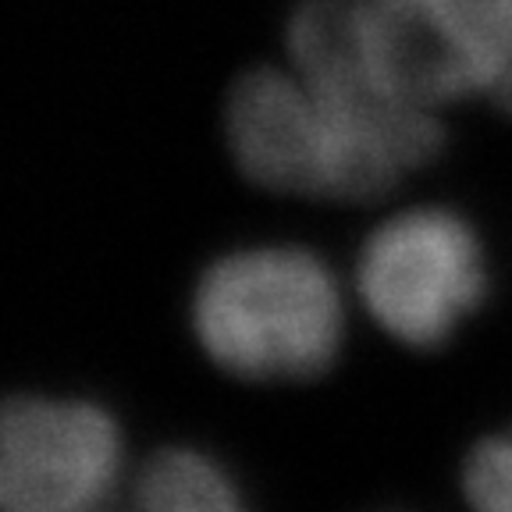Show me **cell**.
I'll return each instance as SVG.
<instances>
[{
	"label": "cell",
	"instance_id": "6da1fadb",
	"mask_svg": "<svg viewBox=\"0 0 512 512\" xmlns=\"http://www.w3.org/2000/svg\"><path fill=\"white\" fill-rule=\"evenodd\" d=\"M192 328L224 374L310 381L342 352V285L310 249H239L203 271L192 296Z\"/></svg>",
	"mask_w": 512,
	"mask_h": 512
},
{
	"label": "cell",
	"instance_id": "7a4b0ae2",
	"mask_svg": "<svg viewBox=\"0 0 512 512\" xmlns=\"http://www.w3.org/2000/svg\"><path fill=\"white\" fill-rule=\"evenodd\" d=\"M356 292L388 338L420 352L441 349L488 299V249L459 210L409 207L367 235Z\"/></svg>",
	"mask_w": 512,
	"mask_h": 512
},
{
	"label": "cell",
	"instance_id": "3957f363",
	"mask_svg": "<svg viewBox=\"0 0 512 512\" xmlns=\"http://www.w3.org/2000/svg\"><path fill=\"white\" fill-rule=\"evenodd\" d=\"M384 75L427 107L512 114V0H352Z\"/></svg>",
	"mask_w": 512,
	"mask_h": 512
},
{
	"label": "cell",
	"instance_id": "277c9868",
	"mask_svg": "<svg viewBox=\"0 0 512 512\" xmlns=\"http://www.w3.org/2000/svg\"><path fill=\"white\" fill-rule=\"evenodd\" d=\"M228 146L260 189L306 200H370L363 171L338 125L296 68H253L228 93Z\"/></svg>",
	"mask_w": 512,
	"mask_h": 512
},
{
	"label": "cell",
	"instance_id": "5b68a950",
	"mask_svg": "<svg viewBox=\"0 0 512 512\" xmlns=\"http://www.w3.org/2000/svg\"><path fill=\"white\" fill-rule=\"evenodd\" d=\"M121 427L86 399L11 395L0 402V509L86 512L121 477Z\"/></svg>",
	"mask_w": 512,
	"mask_h": 512
},
{
	"label": "cell",
	"instance_id": "8992f818",
	"mask_svg": "<svg viewBox=\"0 0 512 512\" xmlns=\"http://www.w3.org/2000/svg\"><path fill=\"white\" fill-rule=\"evenodd\" d=\"M136 505L150 512H235L242 495L228 466L200 448H164L136 480Z\"/></svg>",
	"mask_w": 512,
	"mask_h": 512
},
{
	"label": "cell",
	"instance_id": "52a82bcc",
	"mask_svg": "<svg viewBox=\"0 0 512 512\" xmlns=\"http://www.w3.org/2000/svg\"><path fill=\"white\" fill-rule=\"evenodd\" d=\"M459 484L473 509L512 512V424L495 434H484L466 452Z\"/></svg>",
	"mask_w": 512,
	"mask_h": 512
}]
</instances>
